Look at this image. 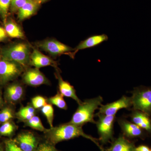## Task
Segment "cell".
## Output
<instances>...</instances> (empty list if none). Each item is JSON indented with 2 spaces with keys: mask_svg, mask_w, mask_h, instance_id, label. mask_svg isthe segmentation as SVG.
<instances>
[{
  "mask_svg": "<svg viewBox=\"0 0 151 151\" xmlns=\"http://www.w3.org/2000/svg\"><path fill=\"white\" fill-rule=\"evenodd\" d=\"M43 133L45 139L55 146L63 141L82 137L92 141L100 150L104 151L97 139L85 134L82 129V127L71 124L70 122L46 129Z\"/></svg>",
  "mask_w": 151,
  "mask_h": 151,
  "instance_id": "obj_1",
  "label": "cell"
},
{
  "mask_svg": "<svg viewBox=\"0 0 151 151\" xmlns=\"http://www.w3.org/2000/svg\"><path fill=\"white\" fill-rule=\"evenodd\" d=\"M103 102V99L101 96L87 99L82 102L78 105L69 122L82 127L87 123L96 124L94 119V113L102 105Z\"/></svg>",
  "mask_w": 151,
  "mask_h": 151,
  "instance_id": "obj_2",
  "label": "cell"
},
{
  "mask_svg": "<svg viewBox=\"0 0 151 151\" xmlns=\"http://www.w3.org/2000/svg\"><path fill=\"white\" fill-rule=\"evenodd\" d=\"M31 52V46L29 44L20 42L3 49L1 58L17 63L26 68L30 65Z\"/></svg>",
  "mask_w": 151,
  "mask_h": 151,
  "instance_id": "obj_3",
  "label": "cell"
},
{
  "mask_svg": "<svg viewBox=\"0 0 151 151\" xmlns=\"http://www.w3.org/2000/svg\"><path fill=\"white\" fill-rule=\"evenodd\" d=\"M132 106L135 110L151 115V87L135 88L132 92Z\"/></svg>",
  "mask_w": 151,
  "mask_h": 151,
  "instance_id": "obj_4",
  "label": "cell"
},
{
  "mask_svg": "<svg viewBox=\"0 0 151 151\" xmlns=\"http://www.w3.org/2000/svg\"><path fill=\"white\" fill-rule=\"evenodd\" d=\"M24 68L19 63L2 58L0 59V84L14 80L23 72Z\"/></svg>",
  "mask_w": 151,
  "mask_h": 151,
  "instance_id": "obj_5",
  "label": "cell"
},
{
  "mask_svg": "<svg viewBox=\"0 0 151 151\" xmlns=\"http://www.w3.org/2000/svg\"><path fill=\"white\" fill-rule=\"evenodd\" d=\"M37 46L52 56L67 55L73 51L74 48L54 39H47L36 43Z\"/></svg>",
  "mask_w": 151,
  "mask_h": 151,
  "instance_id": "obj_6",
  "label": "cell"
},
{
  "mask_svg": "<svg viewBox=\"0 0 151 151\" xmlns=\"http://www.w3.org/2000/svg\"><path fill=\"white\" fill-rule=\"evenodd\" d=\"M99 120L96 123L100 140L103 144L108 142L113 138V126L115 121V116L97 115Z\"/></svg>",
  "mask_w": 151,
  "mask_h": 151,
  "instance_id": "obj_7",
  "label": "cell"
},
{
  "mask_svg": "<svg viewBox=\"0 0 151 151\" xmlns=\"http://www.w3.org/2000/svg\"><path fill=\"white\" fill-rule=\"evenodd\" d=\"M14 140L24 151H36L40 142L33 132L28 131L20 133Z\"/></svg>",
  "mask_w": 151,
  "mask_h": 151,
  "instance_id": "obj_8",
  "label": "cell"
},
{
  "mask_svg": "<svg viewBox=\"0 0 151 151\" xmlns=\"http://www.w3.org/2000/svg\"><path fill=\"white\" fill-rule=\"evenodd\" d=\"M24 83L29 86L36 87L42 85H50V81L38 68L26 69L22 76Z\"/></svg>",
  "mask_w": 151,
  "mask_h": 151,
  "instance_id": "obj_9",
  "label": "cell"
},
{
  "mask_svg": "<svg viewBox=\"0 0 151 151\" xmlns=\"http://www.w3.org/2000/svg\"><path fill=\"white\" fill-rule=\"evenodd\" d=\"M132 105L131 97L124 96L119 100L105 105H101L97 115L115 116L118 111L123 108H128Z\"/></svg>",
  "mask_w": 151,
  "mask_h": 151,
  "instance_id": "obj_10",
  "label": "cell"
},
{
  "mask_svg": "<svg viewBox=\"0 0 151 151\" xmlns=\"http://www.w3.org/2000/svg\"><path fill=\"white\" fill-rule=\"evenodd\" d=\"M24 94L23 85L18 82H15L6 87L4 97L7 103L13 105L21 102L23 99Z\"/></svg>",
  "mask_w": 151,
  "mask_h": 151,
  "instance_id": "obj_11",
  "label": "cell"
},
{
  "mask_svg": "<svg viewBox=\"0 0 151 151\" xmlns=\"http://www.w3.org/2000/svg\"><path fill=\"white\" fill-rule=\"evenodd\" d=\"M30 65L40 69L51 66L58 69V63L51 58L43 54L38 49L33 48L30 58Z\"/></svg>",
  "mask_w": 151,
  "mask_h": 151,
  "instance_id": "obj_12",
  "label": "cell"
},
{
  "mask_svg": "<svg viewBox=\"0 0 151 151\" xmlns=\"http://www.w3.org/2000/svg\"><path fill=\"white\" fill-rule=\"evenodd\" d=\"M108 39V36L105 34L91 36L85 40L81 41L76 47L74 48L73 52H69L67 55L70 56V57L73 58L79 50L94 47L103 43L104 42L106 41Z\"/></svg>",
  "mask_w": 151,
  "mask_h": 151,
  "instance_id": "obj_13",
  "label": "cell"
},
{
  "mask_svg": "<svg viewBox=\"0 0 151 151\" xmlns=\"http://www.w3.org/2000/svg\"><path fill=\"white\" fill-rule=\"evenodd\" d=\"M56 73H55V76L58 80V89L59 92L63 97H69L72 98V99L76 101L78 105L81 104L82 103L80 99L78 98L77 96L76 92V90L74 87L72 86L67 81H64L63 79L62 76L60 74L58 69H55Z\"/></svg>",
  "mask_w": 151,
  "mask_h": 151,
  "instance_id": "obj_14",
  "label": "cell"
},
{
  "mask_svg": "<svg viewBox=\"0 0 151 151\" xmlns=\"http://www.w3.org/2000/svg\"><path fill=\"white\" fill-rule=\"evenodd\" d=\"M119 123L124 134L128 137H137L142 134V129L134 123L123 119H119Z\"/></svg>",
  "mask_w": 151,
  "mask_h": 151,
  "instance_id": "obj_15",
  "label": "cell"
},
{
  "mask_svg": "<svg viewBox=\"0 0 151 151\" xmlns=\"http://www.w3.org/2000/svg\"><path fill=\"white\" fill-rule=\"evenodd\" d=\"M132 122L142 129L151 132V120L149 115L142 111L135 110L131 115Z\"/></svg>",
  "mask_w": 151,
  "mask_h": 151,
  "instance_id": "obj_16",
  "label": "cell"
},
{
  "mask_svg": "<svg viewBox=\"0 0 151 151\" xmlns=\"http://www.w3.org/2000/svg\"><path fill=\"white\" fill-rule=\"evenodd\" d=\"M40 4L35 0H27L24 5L18 11L19 21H23L32 16L39 8Z\"/></svg>",
  "mask_w": 151,
  "mask_h": 151,
  "instance_id": "obj_17",
  "label": "cell"
},
{
  "mask_svg": "<svg viewBox=\"0 0 151 151\" xmlns=\"http://www.w3.org/2000/svg\"><path fill=\"white\" fill-rule=\"evenodd\" d=\"M134 145L124 137L120 136L105 151H135Z\"/></svg>",
  "mask_w": 151,
  "mask_h": 151,
  "instance_id": "obj_18",
  "label": "cell"
},
{
  "mask_svg": "<svg viewBox=\"0 0 151 151\" xmlns=\"http://www.w3.org/2000/svg\"><path fill=\"white\" fill-rule=\"evenodd\" d=\"M5 29L8 36L13 38L24 39L25 35L20 27L13 20H8L4 23Z\"/></svg>",
  "mask_w": 151,
  "mask_h": 151,
  "instance_id": "obj_19",
  "label": "cell"
},
{
  "mask_svg": "<svg viewBox=\"0 0 151 151\" xmlns=\"http://www.w3.org/2000/svg\"><path fill=\"white\" fill-rule=\"evenodd\" d=\"M36 109L31 104L23 106L15 113L16 118L20 122H24L29 120L36 114Z\"/></svg>",
  "mask_w": 151,
  "mask_h": 151,
  "instance_id": "obj_20",
  "label": "cell"
},
{
  "mask_svg": "<svg viewBox=\"0 0 151 151\" xmlns=\"http://www.w3.org/2000/svg\"><path fill=\"white\" fill-rule=\"evenodd\" d=\"M47 99V102L49 104L55 105L60 109L66 110L68 106L63 96L58 91L57 94L54 96L49 97Z\"/></svg>",
  "mask_w": 151,
  "mask_h": 151,
  "instance_id": "obj_21",
  "label": "cell"
},
{
  "mask_svg": "<svg viewBox=\"0 0 151 151\" xmlns=\"http://www.w3.org/2000/svg\"><path fill=\"white\" fill-rule=\"evenodd\" d=\"M17 129L16 125L12 121L5 122L0 126V135L10 137L14 134Z\"/></svg>",
  "mask_w": 151,
  "mask_h": 151,
  "instance_id": "obj_22",
  "label": "cell"
},
{
  "mask_svg": "<svg viewBox=\"0 0 151 151\" xmlns=\"http://www.w3.org/2000/svg\"><path fill=\"white\" fill-rule=\"evenodd\" d=\"M24 123L25 127H30L36 131L44 132L46 129L44 127L40 118L36 115Z\"/></svg>",
  "mask_w": 151,
  "mask_h": 151,
  "instance_id": "obj_23",
  "label": "cell"
},
{
  "mask_svg": "<svg viewBox=\"0 0 151 151\" xmlns=\"http://www.w3.org/2000/svg\"><path fill=\"white\" fill-rule=\"evenodd\" d=\"M41 112L46 118L50 128L53 127V122L54 120V108L52 105L50 104H47L40 109Z\"/></svg>",
  "mask_w": 151,
  "mask_h": 151,
  "instance_id": "obj_24",
  "label": "cell"
},
{
  "mask_svg": "<svg viewBox=\"0 0 151 151\" xmlns=\"http://www.w3.org/2000/svg\"><path fill=\"white\" fill-rule=\"evenodd\" d=\"M15 117L13 110L9 106L4 107L0 111V123L12 121Z\"/></svg>",
  "mask_w": 151,
  "mask_h": 151,
  "instance_id": "obj_25",
  "label": "cell"
},
{
  "mask_svg": "<svg viewBox=\"0 0 151 151\" xmlns=\"http://www.w3.org/2000/svg\"><path fill=\"white\" fill-rule=\"evenodd\" d=\"M11 0H0V15L4 22L6 21L9 9L11 6Z\"/></svg>",
  "mask_w": 151,
  "mask_h": 151,
  "instance_id": "obj_26",
  "label": "cell"
},
{
  "mask_svg": "<svg viewBox=\"0 0 151 151\" xmlns=\"http://www.w3.org/2000/svg\"><path fill=\"white\" fill-rule=\"evenodd\" d=\"M31 105L36 110L41 109L48 104L47 99L43 96L37 95L31 99Z\"/></svg>",
  "mask_w": 151,
  "mask_h": 151,
  "instance_id": "obj_27",
  "label": "cell"
},
{
  "mask_svg": "<svg viewBox=\"0 0 151 151\" xmlns=\"http://www.w3.org/2000/svg\"><path fill=\"white\" fill-rule=\"evenodd\" d=\"M36 151H59L55 148V146L45 139L40 142Z\"/></svg>",
  "mask_w": 151,
  "mask_h": 151,
  "instance_id": "obj_28",
  "label": "cell"
},
{
  "mask_svg": "<svg viewBox=\"0 0 151 151\" xmlns=\"http://www.w3.org/2000/svg\"><path fill=\"white\" fill-rule=\"evenodd\" d=\"M5 151H24L14 140H6L5 142Z\"/></svg>",
  "mask_w": 151,
  "mask_h": 151,
  "instance_id": "obj_29",
  "label": "cell"
},
{
  "mask_svg": "<svg viewBox=\"0 0 151 151\" xmlns=\"http://www.w3.org/2000/svg\"><path fill=\"white\" fill-rule=\"evenodd\" d=\"M27 0H11V9L12 12L18 11L24 5Z\"/></svg>",
  "mask_w": 151,
  "mask_h": 151,
  "instance_id": "obj_30",
  "label": "cell"
},
{
  "mask_svg": "<svg viewBox=\"0 0 151 151\" xmlns=\"http://www.w3.org/2000/svg\"><path fill=\"white\" fill-rule=\"evenodd\" d=\"M8 35L4 28L0 26V42L3 41L7 37Z\"/></svg>",
  "mask_w": 151,
  "mask_h": 151,
  "instance_id": "obj_31",
  "label": "cell"
},
{
  "mask_svg": "<svg viewBox=\"0 0 151 151\" xmlns=\"http://www.w3.org/2000/svg\"><path fill=\"white\" fill-rule=\"evenodd\" d=\"M135 151H151L150 150L147 146L145 145H140L136 147Z\"/></svg>",
  "mask_w": 151,
  "mask_h": 151,
  "instance_id": "obj_32",
  "label": "cell"
},
{
  "mask_svg": "<svg viewBox=\"0 0 151 151\" xmlns=\"http://www.w3.org/2000/svg\"><path fill=\"white\" fill-rule=\"evenodd\" d=\"M3 100L2 96L1 93L0 91V109L3 107Z\"/></svg>",
  "mask_w": 151,
  "mask_h": 151,
  "instance_id": "obj_33",
  "label": "cell"
},
{
  "mask_svg": "<svg viewBox=\"0 0 151 151\" xmlns=\"http://www.w3.org/2000/svg\"><path fill=\"white\" fill-rule=\"evenodd\" d=\"M37 2V3H38L39 4H42V3H43L44 2H45L47 1L48 0H35Z\"/></svg>",
  "mask_w": 151,
  "mask_h": 151,
  "instance_id": "obj_34",
  "label": "cell"
},
{
  "mask_svg": "<svg viewBox=\"0 0 151 151\" xmlns=\"http://www.w3.org/2000/svg\"><path fill=\"white\" fill-rule=\"evenodd\" d=\"M0 151H3V148L2 147V146L1 145V144H0Z\"/></svg>",
  "mask_w": 151,
  "mask_h": 151,
  "instance_id": "obj_35",
  "label": "cell"
},
{
  "mask_svg": "<svg viewBox=\"0 0 151 151\" xmlns=\"http://www.w3.org/2000/svg\"><path fill=\"white\" fill-rule=\"evenodd\" d=\"M1 58V51H0V59Z\"/></svg>",
  "mask_w": 151,
  "mask_h": 151,
  "instance_id": "obj_36",
  "label": "cell"
},
{
  "mask_svg": "<svg viewBox=\"0 0 151 151\" xmlns=\"http://www.w3.org/2000/svg\"><path fill=\"white\" fill-rule=\"evenodd\" d=\"M150 151H151V150H150Z\"/></svg>",
  "mask_w": 151,
  "mask_h": 151,
  "instance_id": "obj_37",
  "label": "cell"
}]
</instances>
